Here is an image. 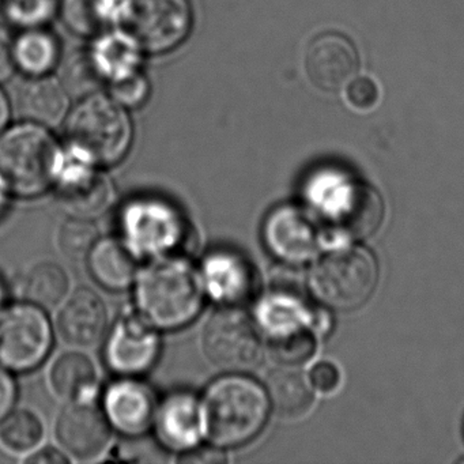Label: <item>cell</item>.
Masks as SVG:
<instances>
[{"label": "cell", "mask_w": 464, "mask_h": 464, "mask_svg": "<svg viewBox=\"0 0 464 464\" xmlns=\"http://www.w3.org/2000/svg\"><path fill=\"white\" fill-rule=\"evenodd\" d=\"M205 295L199 268L186 255L154 257L135 279L138 314L156 330L186 327L199 314Z\"/></svg>", "instance_id": "1"}, {"label": "cell", "mask_w": 464, "mask_h": 464, "mask_svg": "<svg viewBox=\"0 0 464 464\" xmlns=\"http://www.w3.org/2000/svg\"><path fill=\"white\" fill-rule=\"evenodd\" d=\"M203 436L219 448L252 441L267 422V392L243 373H229L211 382L200 401Z\"/></svg>", "instance_id": "2"}, {"label": "cell", "mask_w": 464, "mask_h": 464, "mask_svg": "<svg viewBox=\"0 0 464 464\" xmlns=\"http://www.w3.org/2000/svg\"><path fill=\"white\" fill-rule=\"evenodd\" d=\"M63 161L58 143L39 124H21L0 137V184L18 197L44 194Z\"/></svg>", "instance_id": "3"}, {"label": "cell", "mask_w": 464, "mask_h": 464, "mask_svg": "<svg viewBox=\"0 0 464 464\" xmlns=\"http://www.w3.org/2000/svg\"><path fill=\"white\" fill-rule=\"evenodd\" d=\"M66 135L72 157L94 167H110L129 153L131 121L115 100L92 94L72 111Z\"/></svg>", "instance_id": "4"}, {"label": "cell", "mask_w": 464, "mask_h": 464, "mask_svg": "<svg viewBox=\"0 0 464 464\" xmlns=\"http://www.w3.org/2000/svg\"><path fill=\"white\" fill-rule=\"evenodd\" d=\"M123 243L138 257L187 255L191 227L180 210L161 198L130 200L119 217Z\"/></svg>", "instance_id": "5"}, {"label": "cell", "mask_w": 464, "mask_h": 464, "mask_svg": "<svg viewBox=\"0 0 464 464\" xmlns=\"http://www.w3.org/2000/svg\"><path fill=\"white\" fill-rule=\"evenodd\" d=\"M116 24L138 50L167 53L188 36L192 10L188 0H121Z\"/></svg>", "instance_id": "6"}, {"label": "cell", "mask_w": 464, "mask_h": 464, "mask_svg": "<svg viewBox=\"0 0 464 464\" xmlns=\"http://www.w3.org/2000/svg\"><path fill=\"white\" fill-rule=\"evenodd\" d=\"M379 268L371 252L347 248L323 257L314 273L312 286L317 297L336 309H354L373 295Z\"/></svg>", "instance_id": "7"}, {"label": "cell", "mask_w": 464, "mask_h": 464, "mask_svg": "<svg viewBox=\"0 0 464 464\" xmlns=\"http://www.w3.org/2000/svg\"><path fill=\"white\" fill-rule=\"evenodd\" d=\"M206 358L227 373L254 371L263 360V341L256 323L240 306H222L203 327Z\"/></svg>", "instance_id": "8"}, {"label": "cell", "mask_w": 464, "mask_h": 464, "mask_svg": "<svg viewBox=\"0 0 464 464\" xmlns=\"http://www.w3.org/2000/svg\"><path fill=\"white\" fill-rule=\"evenodd\" d=\"M53 347V327L43 308L15 304L0 311V365L28 372L44 362Z\"/></svg>", "instance_id": "9"}, {"label": "cell", "mask_w": 464, "mask_h": 464, "mask_svg": "<svg viewBox=\"0 0 464 464\" xmlns=\"http://www.w3.org/2000/svg\"><path fill=\"white\" fill-rule=\"evenodd\" d=\"M53 187L62 208L70 216L80 218L102 216L112 205L115 197L112 183L104 173L74 157L64 159Z\"/></svg>", "instance_id": "10"}, {"label": "cell", "mask_w": 464, "mask_h": 464, "mask_svg": "<svg viewBox=\"0 0 464 464\" xmlns=\"http://www.w3.org/2000/svg\"><path fill=\"white\" fill-rule=\"evenodd\" d=\"M322 206L325 218L344 237H371L384 218V203L368 184H338Z\"/></svg>", "instance_id": "11"}, {"label": "cell", "mask_w": 464, "mask_h": 464, "mask_svg": "<svg viewBox=\"0 0 464 464\" xmlns=\"http://www.w3.org/2000/svg\"><path fill=\"white\" fill-rule=\"evenodd\" d=\"M160 336L140 314L121 317L108 336L105 361L115 373L137 377L159 360Z\"/></svg>", "instance_id": "12"}, {"label": "cell", "mask_w": 464, "mask_h": 464, "mask_svg": "<svg viewBox=\"0 0 464 464\" xmlns=\"http://www.w3.org/2000/svg\"><path fill=\"white\" fill-rule=\"evenodd\" d=\"M111 423L91 401H70L59 415L56 437L63 450L77 460L102 458L112 441Z\"/></svg>", "instance_id": "13"}, {"label": "cell", "mask_w": 464, "mask_h": 464, "mask_svg": "<svg viewBox=\"0 0 464 464\" xmlns=\"http://www.w3.org/2000/svg\"><path fill=\"white\" fill-rule=\"evenodd\" d=\"M360 67L357 48L338 32H325L306 48L305 70L312 85L334 93L341 91L357 74Z\"/></svg>", "instance_id": "14"}, {"label": "cell", "mask_w": 464, "mask_h": 464, "mask_svg": "<svg viewBox=\"0 0 464 464\" xmlns=\"http://www.w3.org/2000/svg\"><path fill=\"white\" fill-rule=\"evenodd\" d=\"M199 271L206 295L219 305L240 306L256 292V273L248 259L237 252H210Z\"/></svg>", "instance_id": "15"}, {"label": "cell", "mask_w": 464, "mask_h": 464, "mask_svg": "<svg viewBox=\"0 0 464 464\" xmlns=\"http://www.w3.org/2000/svg\"><path fill=\"white\" fill-rule=\"evenodd\" d=\"M263 240L268 251L287 265H300L317 249L316 227L311 217L297 206L274 208L263 225Z\"/></svg>", "instance_id": "16"}, {"label": "cell", "mask_w": 464, "mask_h": 464, "mask_svg": "<svg viewBox=\"0 0 464 464\" xmlns=\"http://www.w3.org/2000/svg\"><path fill=\"white\" fill-rule=\"evenodd\" d=\"M159 401L153 390L140 380L127 377L105 391L104 414L112 428L127 437L145 434L156 420Z\"/></svg>", "instance_id": "17"}, {"label": "cell", "mask_w": 464, "mask_h": 464, "mask_svg": "<svg viewBox=\"0 0 464 464\" xmlns=\"http://www.w3.org/2000/svg\"><path fill=\"white\" fill-rule=\"evenodd\" d=\"M64 343L89 349L102 341L108 331V309L102 298L88 287H80L64 298L56 319Z\"/></svg>", "instance_id": "18"}, {"label": "cell", "mask_w": 464, "mask_h": 464, "mask_svg": "<svg viewBox=\"0 0 464 464\" xmlns=\"http://www.w3.org/2000/svg\"><path fill=\"white\" fill-rule=\"evenodd\" d=\"M154 426L165 448L183 453L198 447L203 437L199 399L186 391L167 396L159 404Z\"/></svg>", "instance_id": "19"}, {"label": "cell", "mask_w": 464, "mask_h": 464, "mask_svg": "<svg viewBox=\"0 0 464 464\" xmlns=\"http://www.w3.org/2000/svg\"><path fill=\"white\" fill-rule=\"evenodd\" d=\"M15 108L31 123L55 127L69 110L66 88L53 78L31 77L15 92Z\"/></svg>", "instance_id": "20"}, {"label": "cell", "mask_w": 464, "mask_h": 464, "mask_svg": "<svg viewBox=\"0 0 464 464\" xmlns=\"http://www.w3.org/2000/svg\"><path fill=\"white\" fill-rule=\"evenodd\" d=\"M86 260L94 281L112 292L129 289L140 273L137 255L116 238H99Z\"/></svg>", "instance_id": "21"}, {"label": "cell", "mask_w": 464, "mask_h": 464, "mask_svg": "<svg viewBox=\"0 0 464 464\" xmlns=\"http://www.w3.org/2000/svg\"><path fill=\"white\" fill-rule=\"evenodd\" d=\"M270 407L282 420L305 417L314 406V393L311 382L295 366L273 369L266 380Z\"/></svg>", "instance_id": "22"}, {"label": "cell", "mask_w": 464, "mask_h": 464, "mask_svg": "<svg viewBox=\"0 0 464 464\" xmlns=\"http://www.w3.org/2000/svg\"><path fill=\"white\" fill-rule=\"evenodd\" d=\"M50 382L59 398L70 401H91L97 391L96 365L85 353L66 352L51 366Z\"/></svg>", "instance_id": "23"}, {"label": "cell", "mask_w": 464, "mask_h": 464, "mask_svg": "<svg viewBox=\"0 0 464 464\" xmlns=\"http://www.w3.org/2000/svg\"><path fill=\"white\" fill-rule=\"evenodd\" d=\"M140 51L121 32L107 34L94 45L92 61L100 77L111 82L138 72Z\"/></svg>", "instance_id": "24"}, {"label": "cell", "mask_w": 464, "mask_h": 464, "mask_svg": "<svg viewBox=\"0 0 464 464\" xmlns=\"http://www.w3.org/2000/svg\"><path fill=\"white\" fill-rule=\"evenodd\" d=\"M13 53L18 69L29 77H43L58 63L59 45L47 32L32 29L18 37Z\"/></svg>", "instance_id": "25"}, {"label": "cell", "mask_w": 464, "mask_h": 464, "mask_svg": "<svg viewBox=\"0 0 464 464\" xmlns=\"http://www.w3.org/2000/svg\"><path fill=\"white\" fill-rule=\"evenodd\" d=\"M70 289L69 276L55 262H40L31 268L25 278L26 298L40 308H53L63 303Z\"/></svg>", "instance_id": "26"}, {"label": "cell", "mask_w": 464, "mask_h": 464, "mask_svg": "<svg viewBox=\"0 0 464 464\" xmlns=\"http://www.w3.org/2000/svg\"><path fill=\"white\" fill-rule=\"evenodd\" d=\"M119 5L121 0H64L62 13L72 31L92 36L116 23Z\"/></svg>", "instance_id": "27"}, {"label": "cell", "mask_w": 464, "mask_h": 464, "mask_svg": "<svg viewBox=\"0 0 464 464\" xmlns=\"http://www.w3.org/2000/svg\"><path fill=\"white\" fill-rule=\"evenodd\" d=\"M44 439V425L31 410L9 412L0 422V444L14 455H25Z\"/></svg>", "instance_id": "28"}, {"label": "cell", "mask_w": 464, "mask_h": 464, "mask_svg": "<svg viewBox=\"0 0 464 464\" xmlns=\"http://www.w3.org/2000/svg\"><path fill=\"white\" fill-rule=\"evenodd\" d=\"M266 339L271 357L281 365H301L316 352L314 335L306 323L279 331Z\"/></svg>", "instance_id": "29"}, {"label": "cell", "mask_w": 464, "mask_h": 464, "mask_svg": "<svg viewBox=\"0 0 464 464\" xmlns=\"http://www.w3.org/2000/svg\"><path fill=\"white\" fill-rule=\"evenodd\" d=\"M99 241V229L92 219L72 217L62 225L59 232V249L67 259H86Z\"/></svg>", "instance_id": "30"}, {"label": "cell", "mask_w": 464, "mask_h": 464, "mask_svg": "<svg viewBox=\"0 0 464 464\" xmlns=\"http://www.w3.org/2000/svg\"><path fill=\"white\" fill-rule=\"evenodd\" d=\"M112 99L123 107H138L149 96V83L140 72H135L111 82Z\"/></svg>", "instance_id": "31"}, {"label": "cell", "mask_w": 464, "mask_h": 464, "mask_svg": "<svg viewBox=\"0 0 464 464\" xmlns=\"http://www.w3.org/2000/svg\"><path fill=\"white\" fill-rule=\"evenodd\" d=\"M121 458L124 460L167 461V448L161 442L140 434L129 437V441L121 448Z\"/></svg>", "instance_id": "32"}, {"label": "cell", "mask_w": 464, "mask_h": 464, "mask_svg": "<svg viewBox=\"0 0 464 464\" xmlns=\"http://www.w3.org/2000/svg\"><path fill=\"white\" fill-rule=\"evenodd\" d=\"M346 97L349 104L355 110L371 111L379 104L380 89L371 78H353L347 83Z\"/></svg>", "instance_id": "33"}, {"label": "cell", "mask_w": 464, "mask_h": 464, "mask_svg": "<svg viewBox=\"0 0 464 464\" xmlns=\"http://www.w3.org/2000/svg\"><path fill=\"white\" fill-rule=\"evenodd\" d=\"M309 382L316 390L322 391V392H331L338 387L339 382H341V373L334 363L324 361V362H319L314 366Z\"/></svg>", "instance_id": "34"}, {"label": "cell", "mask_w": 464, "mask_h": 464, "mask_svg": "<svg viewBox=\"0 0 464 464\" xmlns=\"http://www.w3.org/2000/svg\"><path fill=\"white\" fill-rule=\"evenodd\" d=\"M181 463H202V464H218L227 463V458L221 448L213 445V447H198L183 452L179 458Z\"/></svg>", "instance_id": "35"}, {"label": "cell", "mask_w": 464, "mask_h": 464, "mask_svg": "<svg viewBox=\"0 0 464 464\" xmlns=\"http://www.w3.org/2000/svg\"><path fill=\"white\" fill-rule=\"evenodd\" d=\"M13 47H14V43L10 39L9 34L4 29H0V82L9 80L12 77L13 70H14Z\"/></svg>", "instance_id": "36"}, {"label": "cell", "mask_w": 464, "mask_h": 464, "mask_svg": "<svg viewBox=\"0 0 464 464\" xmlns=\"http://www.w3.org/2000/svg\"><path fill=\"white\" fill-rule=\"evenodd\" d=\"M17 388L9 373L0 369V420H4L15 403Z\"/></svg>", "instance_id": "37"}, {"label": "cell", "mask_w": 464, "mask_h": 464, "mask_svg": "<svg viewBox=\"0 0 464 464\" xmlns=\"http://www.w3.org/2000/svg\"><path fill=\"white\" fill-rule=\"evenodd\" d=\"M26 463L34 464H64L69 463L70 459L64 453L53 450V448H45V450L34 452V455L26 458Z\"/></svg>", "instance_id": "38"}, {"label": "cell", "mask_w": 464, "mask_h": 464, "mask_svg": "<svg viewBox=\"0 0 464 464\" xmlns=\"http://www.w3.org/2000/svg\"><path fill=\"white\" fill-rule=\"evenodd\" d=\"M9 102H7L5 94L0 92V132H2V130H4L5 126H6L7 121H9Z\"/></svg>", "instance_id": "39"}, {"label": "cell", "mask_w": 464, "mask_h": 464, "mask_svg": "<svg viewBox=\"0 0 464 464\" xmlns=\"http://www.w3.org/2000/svg\"><path fill=\"white\" fill-rule=\"evenodd\" d=\"M4 189V186L0 184V211L4 210L5 202H6V199H5Z\"/></svg>", "instance_id": "40"}]
</instances>
